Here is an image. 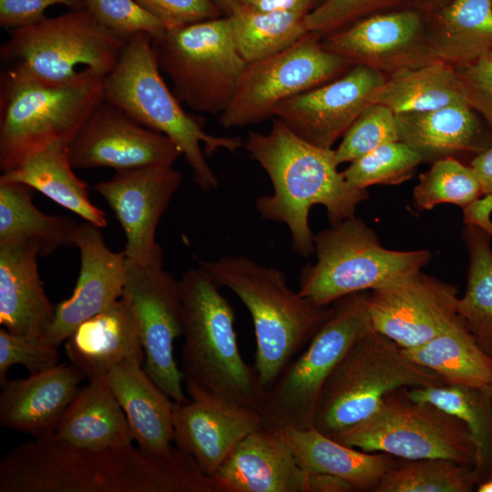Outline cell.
Listing matches in <instances>:
<instances>
[{
  "mask_svg": "<svg viewBox=\"0 0 492 492\" xmlns=\"http://www.w3.org/2000/svg\"><path fill=\"white\" fill-rule=\"evenodd\" d=\"M404 352L415 363L439 374L446 384L482 389L492 384V356L460 316L429 342Z\"/></svg>",
  "mask_w": 492,
  "mask_h": 492,
  "instance_id": "32",
  "label": "cell"
},
{
  "mask_svg": "<svg viewBox=\"0 0 492 492\" xmlns=\"http://www.w3.org/2000/svg\"><path fill=\"white\" fill-rule=\"evenodd\" d=\"M492 193L483 194L463 209L466 225L476 226L492 237Z\"/></svg>",
  "mask_w": 492,
  "mask_h": 492,
  "instance_id": "48",
  "label": "cell"
},
{
  "mask_svg": "<svg viewBox=\"0 0 492 492\" xmlns=\"http://www.w3.org/2000/svg\"><path fill=\"white\" fill-rule=\"evenodd\" d=\"M184 338V380L260 412L264 392L254 367L242 358L235 313L220 285L200 266L179 280Z\"/></svg>",
  "mask_w": 492,
  "mask_h": 492,
  "instance_id": "5",
  "label": "cell"
},
{
  "mask_svg": "<svg viewBox=\"0 0 492 492\" xmlns=\"http://www.w3.org/2000/svg\"><path fill=\"white\" fill-rule=\"evenodd\" d=\"M56 5L73 8L69 0H0V26L15 30L36 25L46 18V10Z\"/></svg>",
  "mask_w": 492,
  "mask_h": 492,
  "instance_id": "47",
  "label": "cell"
},
{
  "mask_svg": "<svg viewBox=\"0 0 492 492\" xmlns=\"http://www.w3.org/2000/svg\"><path fill=\"white\" fill-rule=\"evenodd\" d=\"M309 472L275 428L245 436L210 475L215 492H307Z\"/></svg>",
  "mask_w": 492,
  "mask_h": 492,
  "instance_id": "22",
  "label": "cell"
},
{
  "mask_svg": "<svg viewBox=\"0 0 492 492\" xmlns=\"http://www.w3.org/2000/svg\"><path fill=\"white\" fill-rule=\"evenodd\" d=\"M160 71L181 104L221 114L231 104L247 63L234 44L228 17L167 30L153 39Z\"/></svg>",
  "mask_w": 492,
  "mask_h": 492,
  "instance_id": "12",
  "label": "cell"
},
{
  "mask_svg": "<svg viewBox=\"0 0 492 492\" xmlns=\"http://www.w3.org/2000/svg\"><path fill=\"white\" fill-rule=\"evenodd\" d=\"M481 195L479 181L470 165L446 158L433 162L427 171L419 175L413 202L419 210H430L443 203L464 209Z\"/></svg>",
  "mask_w": 492,
  "mask_h": 492,
  "instance_id": "39",
  "label": "cell"
},
{
  "mask_svg": "<svg viewBox=\"0 0 492 492\" xmlns=\"http://www.w3.org/2000/svg\"><path fill=\"white\" fill-rule=\"evenodd\" d=\"M78 224L67 216L43 213L32 201L31 188L0 179V245L36 240L46 255L60 246H75Z\"/></svg>",
  "mask_w": 492,
  "mask_h": 492,
  "instance_id": "34",
  "label": "cell"
},
{
  "mask_svg": "<svg viewBox=\"0 0 492 492\" xmlns=\"http://www.w3.org/2000/svg\"><path fill=\"white\" fill-rule=\"evenodd\" d=\"M156 17L167 30L219 18L220 7L215 0H135Z\"/></svg>",
  "mask_w": 492,
  "mask_h": 492,
  "instance_id": "45",
  "label": "cell"
},
{
  "mask_svg": "<svg viewBox=\"0 0 492 492\" xmlns=\"http://www.w3.org/2000/svg\"><path fill=\"white\" fill-rule=\"evenodd\" d=\"M67 146L54 143L27 154L0 179L23 183L99 228L108 224L105 213L89 199L87 185L73 171Z\"/></svg>",
  "mask_w": 492,
  "mask_h": 492,
  "instance_id": "31",
  "label": "cell"
},
{
  "mask_svg": "<svg viewBox=\"0 0 492 492\" xmlns=\"http://www.w3.org/2000/svg\"><path fill=\"white\" fill-rule=\"evenodd\" d=\"M385 78L379 71L353 66L340 77L283 100L274 117L304 140L333 149L372 104L374 91Z\"/></svg>",
  "mask_w": 492,
  "mask_h": 492,
  "instance_id": "20",
  "label": "cell"
},
{
  "mask_svg": "<svg viewBox=\"0 0 492 492\" xmlns=\"http://www.w3.org/2000/svg\"><path fill=\"white\" fill-rule=\"evenodd\" d=\"M75 169L112 168L117 171L172 166L182 156L165 135L139 124L103 100L67 146Z\"/></svg>",
  "mask_w": 492,
  "mask_h": 492,
  "instance_id": "18",
  "label": "cell"
},
{
  "mask_svg": "<svg viewBox=\"0 0 492 492\" xmlns=\"http://www.w3.org/2000/svg\"><path fill=\"white\" fill-rule=\"evenodd\" d=\"M100 229L87 221L78 224L75 246L81 263L77 284L72 295L56 307L55 318L39 342L58 348L80 323L121 298L127 257L108 248Z\"/></svg>",
  "mask_w": 492,
  "mask_h": 492,
  "instance_id": "21",
  "label": "cell"
},
{
  "mask_svg": "<svg viewBox=\"0 0 492 492\" xmlns=\"http://www.w3.org/2000/svg\"><path fill=\"white\" fill-rule=\"evenodd\" d=\"M36 240L0 245V323L9 333L39 342L55 318L38 272Z\"/></svg>",
  "mask_w": 492,
  "mask_h": 492,
  "instance_id": "24",
  "label": "cell"
},
{
  "mask_svg": "<svg viewBox=\"0 0 492 492\" xmlns=\"http://www.w3.org/2000/svg\"><path fill=\"white\" fill-rule=\"evenodd\" d=\"M419 3V5L422 8L426 11L430 12L440 5L446 4L449 0H417Z\"/></svg>",
  "mask_w": 492,
  "mask_h": 492,
  "instance_id": "52",
  "label": "cell"
},
{
  "mask_svg": "<svg viewBox=\"0 0 492 492\" xmlns=\"http://www.w3.org/2000/svg\"><path fill=\"white\" fill-rule=\"evenodd\" d=\"M58 362L57 347L27 340L1 327L0 384L7 379L6 374L14 365H23L32 374L46 371L58 364Z\"/></svg>",
  "mask_w": 492,
  "mask_h": 492,
  "instance_id": "44",
  "label": "cell"
},
{
  "mask_svg": "<svg viewBox=\"0 0 492 492\" xmlns=\"http://www.w3.org/2000/svg\"><path fill=\"white\" fill-rule=\"evenodd\" d=\"M483 349L492 356V343Z\"/></svg>",
  "mask_w": 492,
  "mask_h": 492,
  "instance_id": "55",
  "label": "cell"
},
{
  "mask_svg": "<svg viewBox=\"0 0 492 492\" xmlns=\"http://www.w3.org/2000/svg\"><path fill=\"white\" fill-rule=\"evenodd\" d=\"M313 0H241V5L263 12L308 14Z\"/></svg>",
  "mask_w": 492,
  "mask_h": 492,
  "instance_id": "49",
  "label": "cell"
},
{
  "mask_svg": "<svg viewBox=\"0 0 492 492\" xmlns=\"http://www.w3.org/2000/svg\"><path fill=\"white\" fill-rule=\"evenodd\" d=\"M181 181L180 172L172 166H149L117 171L110 179L95 185L122 226L127 259L163 266L157 227Z\"/></svg>",
  "mask_w": 492,
  "mask_h": 492,
  "instance_id": "17",
  "label": "cell"
},
{
  "mask_svg": "<svg viewBox=\"0 0 492 492\" xmlns=\"http://www.w3.org/2000/svg\"><path fill=\"white\" fill-rule=\"evenodd\" d=\"M65 350L87 379L105 377L125 360L145 361L137 320L122 297L80 323L65 341Z\"/></svg>",
  "mask_w": 492,
  "mask_h": 492,
  "instance_id": "26",
  "label": "cell"
},
{
  "mask_svg": "<svg viewBox=\"0 0 492 492\" xmlns=\"http://www.w3.org/2000/svg\"><path fill=\"white\" fill-rule=\"evenodd\" d=\"M474 466L446 458L402 460L380 480L376 492H470L477 486Z\"/></svg>",
  "mask_w": 492,
  "mask_h": 492,
  "instance_id": "38",
  "label": "cell"
},
{
  "mask_svg": "<svg viewBox=\"0 0 492 492\" xmlns=\"http://www.w3.org/2000/svg\"><path fill=\"white\" fill-rule=\"evenodd\" d=\"M433 56L455 66L492 50V0H449L427 12Z\"/></svg>",
  "mask_w": 492,
  "mask_h": 492,
  "instance_id": "30",
  "label": "cell"
},
{
  "mask_svg": "<svg viewBox=\"0 0 492 492\" xmlns=\"http://www.w3.org/2000/svg\"><path fill=\"white\" fill-rule=\"evenodd\" d=\"M484 389L488 393V395L492 398V384Z\"/></svg>",
  "mask_w": 492,
  "mask_h": 492,
  "instance_id": "56",
  "label": "cell"
},
{
  "mask_svg": "<svg viewBox=\"0 0 492 492\" xmlns=\"http://www.w3.org/2000/svg\"><path fill=\"white\" fill-rule=\"evenodd\" d=\"M330 437L404 460L446 458L473 466L477 461L466 424L430 403L413 400L407 387L391 391L373 415Z\"/></svg>",
  "mask_w": 492,
  "mask_h": 492,
  "instance_id": "11",
  "label": "cell"
},
{
  "mask_svg": "<svg viewBox=\"0 0 492 492\" xmlns=\"http://www.w3.org/2000/svg\"><path fill=\"white\" fill-rule=\"evenodd\" d=\"M103 91L105 101L169 138L181 151L202 190L218 188L219 179L205 155L220 149L235 151L242 141L239 137L208 134L201 119L184 110L162 77L149 35L138 33L128 38L115 68L104 77Z\"/></svg>",
  "mask_w": 492,
  "mask_h": 492,
  "instance_id": "4",
  "label": "cell"
},
{
  "mask_svg": "<svg viewBox=\"0 0 492 492\" xmlns=\"http://www.w3.org/2000/svg\"><path fill=\"white\" fill-rule=\"evenodd\" d=\"M351 67L323 46L320 34L308 32L288 48L246 65L220 123L232 128L262 122L274 117L283 100L323 85Z\"/></svg>",
  "mask_w": 492,
  "mask_h": 492,
  "instance_id": "13",
  "label": "cell"
},
{
  "mask_svg": "<svg viewBox=\"0 0 492 492\" xmlns=\"http://www.w3.org/2000/svg\"><path fill=\"white\" fill-rule=\"evenodd\" d=\"M69 1H71V2L73 3V8H75L76 5H77V0H69ZM73 8H72V9H73Z\"/></svg>",
  "mask_w": 492,
  "mask_h": 492,
  "instance_id": "57",
  "label": "cell"
},
{
  "mask_svg": "<svg viewBox=\"0 0 492 492\" xmlns=\"http://www.w3.org/2000/svg\"><path fill=\"white\" fill-rule=\"evenodd\" d=\"M395 118L399 140L425 162L462 154L477 155L492 146V128L467 103L400 113Z\"/></svg>",
  "mask_w": 492,
  "mask_h": 492,
  "instance_id": "25",
  "label": "cell"
},
{
  "mask_svg": "<svg viewBox=\"0 0 492 492\" xmlns=\"http://www.w3.org/2000/svg\"><path fill=\"white\" fill-rule=\"evenodd\" d=\"M442 384L439 374L412 361L401 346L372 327L325 384L313 426L332 436L373 415L393 390Z\"/></svg>",
  "mask_w": 492,
  "mask_h": 492,
  "instance_id": "8",
  "label": "cell"
},
{
  "mask_svg": "<svg viewBox=\"0 0 492 492\" xmlns=\"http://www.w3.org/2000/svg\"><path fill=\"white\" fill-rule=\"evenodd\" d=\"M292 449L298 464L309 472L337 476L356 490L374 491L399 460L381 452H366L343 445L316 428L273 427Z\"/></svg>",
  "mask_w": 492,
  "mask_h": 492,
  "instance_id": "28",
  "label": "cell"
},
{
  "mask_svg": "<svg viewBox=\"0 0 492 492\" xmlns=\"http://www.w3.org/2000/svg\"><path fill=\"white\" fill-rule=\"evenodd\" d=\"M368 291L343 296L308 344L265 392L260 413L264 425L313 427L322 392L354 343L372 328Z\"/></svg>",
  "mask_w": 492,
  "mask_h": 492,
  "instance_id": "9",
  "label": "cell"
},
{
  "mask_svg": "<svg viewBox=\"0 0 492 492\" xmlns=\"http://www.w3.org/2000/svg\"><path fill=\"white\" fill-rule=\"evenodd\" d=\"M323 46L352 67L364 66L386 77L436 61L422 10L404 8L375 13L329 33Z\"/></svg>",
  "mask_w": 492,
  "mask_h": 492,
  "instance_id": "16",
  "label": "cell"
},
{
  "mask_svg": "<svg viewBox=\"0 0 492 492\" xmlns=\"http://www.w3.org/2000/svg\"><path fill=\"white\" fill-rule=\"evenodd\" d=\"M104 77L43 83L10 66L0 78V169L15 167L27 154L59 143L68 146L104 100Z\"/></svg>",
  "mask_w": 492,
  "mask_h": 492,
  "instance_id": "6",
  "label": "cell"
},
{
  "mask_svg": "<svg viewBox=\"0 0 492 492\" xmlns=\"http://www.w3.org/2000/svg\"><path fill=\"white\" fill-rule=\"evenodd\" d=\"M138 325L145 353V371L176 403L189 401L183 390L184 374L174 356V341L183 333V304L179 281L163 266L126 260L121 296Z\"/></svg>",
  "mask_w": 492,
  "mask_h": 492,
  "instance_id": "14",
  "label": "cell"
},
{
  "mask_svg": "<svg viewBox=\"0 0 492 492\" xmlns=\"http://www.w3.org/2000/svg\"><path fill=\"white\" fill-rule=\"evenodd\" d=\"M405 0H324L304 18L308 32L332 33L377 11L399 5Z\"/></svg>",
  "mask_w": 492,
  "mask_h": 492,
  "instance_id": "43",
  "label": "cell"
},
{
  "mask_svg": "<svg viewBox=\"0 0 492 492\" xmlns=\"http://www.w3.org/2000/svg\"><path fill=\"white\" fill-rule=\"evenodd\" d=\"M220 286L231 290L248 309L254 325V369L265 392L308 344L331 313L294 292L282 270L246 256L200 261Z\"/></svg>",
  "mask_w": 492,
  "mask_h": 492,
  "instance_id": "3",
  "label": "cell"
},
{
  "mask_svg": "<svg viewBox=\"0 0 492 492\" xmlns=\"http://www.w3.org/2000/svg\"><path fill=\"white\" fill-rule=\"evenodd\" d=\"M0 492H215L194 459L175 447L169 456L132 444L104 449L55 436L23 443L0 462Z\"/></svg>",
  "mask_w": 492,
  "mask_h": 492,
  "instance_id": "1",
  "label": "cell"
},
{
  "mask_svg": "<svg viewBox=\"0 0 492 492\" xmlns=\"http://www.w3.org/2000/svg\"><path fill=\"white\" fill-rule=\"evenodd\" d=\"M454 67L468 104L492 128V50Z\"/></svg>",
  "mask_w": 492,
  "mask_h": 492,
  "instance_id": "46",
  "label": "cell"
},
{
  "mask_svg": "<svg viewBox=\"0 0 492 492\" xmlns=\"http://www.w3.org/2000/svg\"><path fill=\"white\" fill-rule=\"evenodd\" d=\"M314 252L315 263L302 268L298 292L320 306L416 273L432 256L428 250L384 248L375 232L355 216L314 235Z\"/></svg>",
  "mask_w": 492,
  "mask_h": 492,
  "instance_id": "7",
  "label": "cell"
},
{
  "mask_svg": "<svg viewBox=\"0 0 492 492\" xmlns=\"http://www.w3.org/2000/svg\"><path fill=\"white\" fill-rule=\"evenodd\" d=\"M128 40L101 26L87 10L74 8L11 30L0 55L43 83L61 85L90 75L108 76Z\"/></svg>",
  "mask_w": 492,
  "mask_h": 492,
  "instance_id": "10",
  "label": "cell"
},
{
  "mask_svg": "<svg viewBox=\"0 0 492 492\" xmlns=\"http://www.w3.org/2000/svg\"><path fill=\"white\" fill-rule=\"evenodd\" d=\"M421 162L418 153L398 140L379 146L342 172L349 185L366 190L375 184H401L414 176Z\"/></svg>",
  "mask_w": 492,
  "mask_h": 492,
  "instance_id": "40",
  "label": "cell"
},
{
  "mask_svg": "<svg viewBox=\"0 0 492 492\" xmlns=\"http://www.w3.org/2000/svg\"><path fill=\"white\" fill-rule=\"evenodd\" d=\"M399 140L395 114L381 104H371L358 117L334 149L337 165L353 162L379 146Z\"/></svg>",
  "mask_w": 492,
  "mask_h": 492,
  "instance_id": "41",
  "label": "cell"
},
{
  "mask_svg": "<svg viewBox=\"0 0 492 492\" xmlns=\"http://www.w3.org/2000/svg\"><path fill=\"white\" fill-rule=\"evenodd\" d=\"M141 364L136 359L125 360L111 368L105 379L126 415L138 446L156 455L169 456L175 449L171 445L174 402Z\"/></svg>",
  "mask_w": 492,
  "mask_h": 492,
  "instance_id": "27",
  "label": "cell"
},
{
  "mask_svg": "<svg viewBox=\"0 0 492 492\" xmlns=\"http://www.w3.org/2000/svg\"><path fill=\"white\" fill-rule=\"evenodd\" d=\"M482 190V194L492 193V146L474 156L470 161Z\"/></svg>",
  "mask_w": 492,
  "mask_h": 492,
  "instance_id": "51",
  "label": "cell"
},
{
  "mask_svg": "<svg viewBox=\"0 0 492 492\" xmlns=\"http://www.w3.org/2000/svg\"><path fill=\"white\" fill-rule=\"evenodd\" d=\"M75 8L87 10L101 26L126 39L138 33L155 39L166 32L164 26L135 0H77Z\"/></svg>",
  "mask_w": 492,
  "mask_h": 492,
  "instance_id": "42",
  "label": "cell"
},
{
  "mask_svg": "<svg viewBox=\"0 0 492 492\" xmlns=\"http://www.w3.org/2000/svg\"><path fill=\"white\" fill-rule=\"evenodd\" d=\"M408 393L413 400L430 403L466 424L476 446L474 469L478 484L491 477L492 398L488 393L482 388L448 384L413 387Z\"/></svg>",
  "mask_w": 492,
  "mask_h": 492,
  "instance_id": "35",
  "label": "cell"
},
{
  "mask_svg": "<svg viewBox=\"0 0 492 492\" xmlns=\"http://www.w3.org/2000/svg\"><path fill=\"white\" fill-rule=\"evenodd\" d=\"M478 492H492V477L477 486Z\"/></svg>",
  "mask_w": 492,
  "mask_h": 492,
  "instance_id": "54",
  "label": "cell"
},
{
  "mask_svg": "<svg viewBox=\"0 0 492 492\" xmlns=\"http://www.w3.org/2000/svg\"><path fill=\"white\" fill-rule=\"evenodd\" d=\"M54 436L88 449L123 446L134 440L126 415L102 376L89 378L80 388Z\"/></svg>",
  "mask_w": 492,
  "mask_h": 492,
  "instance_id": "29",
  "label": "cell"
},
{
  "mask_svg": "<svg viewBox=\"0 0 492 492\" xmlns=\"http://www.w3.org/2000/svg\"><path fill=\"white\" fill-rule=\"evenodd\" d=\"M371 102L387 107L395 115L468 104L455 67L441 60L387 76Z\"/></svg>",
  "mask_w": 492,
  "mask_h": 492,
  "instance_id": "33",
  "label": "cell"
},
{
  "mask_svg": "<svg viewBox=\"0 0 492 492\" xmlns=\"http://www.w3.org/2000/svg\"><path fill=\"white\" fill-rule=\"evenodd\" d=\"M355 490L352 484L337 476L323 472H309L307 492H352Z\"/></svg>",
  "mask_w": 492,
  "mask_h": 492,
  "instance_id": "50",
  "label": "cell"
},
{
  "mask_svg": "<svg viewBox=\"0 0 492 492\" xmlns=\"http://www.w3.org/2000/svg\"><path fill=\"white\" fill-rule=\"evenodd\" d=\"M244 149L269 176L273 192L259 196L261 218L284 223L294 252L307 258L314 253V235L309 225L313 205L326 209L331 224L355 216L368 199L366 190L348 184L335 161L334 149L315 146L275 118L267 133L249 132Z\"/></svg>",
  "mask_w": 492,
  "mask_h": 492,
  "instance_id": "2",
  "label": "cell"
},
{
  "mask_svg": "<svg viewBox=\"0 0 492 492\" xmlns=\"http://www.w3.org/2000/svg\"><path fill=\"white\" fill-rule=\"evenodd\" d=\"M184 384L190 399L173 403V442L210 477L240 441L264 425L263 419L258 410L191 381Z\"/></svg>",
  "mask_w": 492,
  "mask_h": 492,
  "instance_id": "19",
  "label": "cell"
},
{
  "mask_svg": "<svg viewBox=\"0 0 492 492\" xmlns=\"http://www.w3.org/2000/svg\"><path fill=\"white\" fill-rule=\"evenodd\" d=\"M306 15L263 12L241 5L227 17L236 48L249 64L288 48L308 33Z\"/></svg>",
  "mask_w": 492,
  "mask_h": 492,
  "instance_id": "36",
  "label": "cell"
},
{
  "mask_svg": "<svg viewBox=\"0 0 492 492\" xmlns=\"http://www.w3.org/2000/svg\"><path fill=\"white\" fill-rule=\"evenodd\" d=\"M87 378L73 364L0 384V425L41 439L55 435L67 409Z\"/></svg>",
  "mask_w": 492,
  "mask_h": 492,
  "instance_id": "23",
  "label": "cell"
},
{
  "mask_svg": "<svg viewBox=\"0 0 492 492\" xmlns=\"http://www.w3.org/2000/svg\"><path fill=\"white\" fill-rule=\"evenodd\" d=\"M216 3L220 5V7L222 9L224 8L229 13L233 11L236 7L241 5V0H215Z\"/></svg>",
  "mask_w": 492,
  "mask_h": 492,
  "instance_id": "53",
  "label": "cell"
},
{
  "mask_svg": "<svg viewBox=\"0 0 492 492\" xmlns=\"http://www.w3.org/2000/svg\"><path fill=\"white\" fill-rule=\"evenodd\" d=\"M457 288L420 272L369 292L374 331L404 349L422 345L459 317Z\"/></svg>",
  "mask_w": 492,
  "mask_h": 492,
  "instance_id": "15",
  "label": "cell"
},
{
  "mask_svg": "<svg viewBox=\"0 0 492 492\" xmlns=\"http://www.w3.org/2000/svg\"><path fill=\"white\" fill-rule=\"evenodd\" d=\"M469 267L466 288L458 299L457 313L482 348L492 343V249L491 236L466 225L462 231Z\"/></svg>",
  "mask_w": 492,
  "mask_h": 492,
  "instance_id": "37",
  "label": "cell"
}]
</instances>
